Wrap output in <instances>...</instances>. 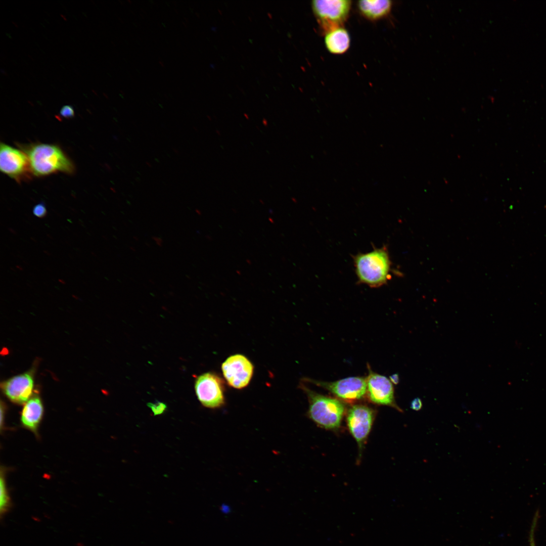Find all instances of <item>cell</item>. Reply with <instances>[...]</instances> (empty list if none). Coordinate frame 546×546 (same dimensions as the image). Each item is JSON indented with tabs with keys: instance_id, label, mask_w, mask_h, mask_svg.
<instances>
[{
	"instance_id": "cell-1",
	"label": "cell",
	"mask_w": 546,
	"mask_h": 546,
	"mask_svg": "<svg viewBox=\"0 0 546 546\" xmlns=\"http://www.w3.org/2000/svg\"><path fill=\"white\" fill-rule=\"evenodd\" d=\"M353 262L360 284L377 288L387 283L391 278L392 262L385 247L359 253L353 257Z\"/></svg>"
},
{
	"instance_id": "cell-2",
	"label": "cell",
	"mask_w": 546,
	"mask_h": 546,
	"mask_svg": "<svg viewBox=\"0 0 546 546\" xmlns=\"http://www.w3.org/2000/svg\"><path fill=\"white\" fill-rule=\"evenodd\" d=\"M30 169L35 176L49 175L58 171L72 173L74 166L60 148L47 144H33L24 146Z\"/></svg>"
},
{
	"instance_id": "cell-3",
	"label": "cell",
	"mask_w": 546,
	"mask_h": 546,
	"mask_svg": "<svg viewBox=\"0 0 546 546\" xmlns=\"http://www.w3.org/2000/svg\"><path fill=\"white\" fill-rule=\"evenodd\" d=\"M306 394L309 408L308 416L315 424L327 429H338L345 411L343 403L333 398L320 394L301 384Z\"/></svg>"
},
{
	"instance_id": "cell-4",
	"label": "cell",
	"mask_w": 546,
	"mask_h": 546,
	"mask_svg": "<svg viewBox=\"0 0 546 546\" xmlns=\"http://www.w3.org/2000/svg\"><path fill=\"white\" fill-rule=\"evenodd\" d=\"M311 8L324 34L328 31L343 26L351 8L349 0H314Z\"/></svg>"
},
{
	"instance_id": "cell-5",
	"label": "cell",
	"mask_w": 546,
	"mask_h": 546,
	"mask_svg": "<svg viewBox=\"0 0 546 546\" xmlns=\"http://www.w3.org/2000/svg\"><path fill=\"white\" fill-rule=\"evenodd\" d=\"M197 398L205 407L218 408L225 404V383L223 379L213 372L199 376L195 383Z\"/></svg>"
},
{
	"instance_id": "cell-6",
	"label": "cell",
	"mask_w": 546,
	"mask_h": 546,
	"mask_svg": "<svg viewBox=\"0 0 546 546\" xmlns=\"http://www.w3.org/2000/svg\"><path fill=\"white\" fill-rule=\"evenodd\" d=\"M254 366L245 355L236 354L228 357L221 365V370L227 384L232 388L241 389L250 383Z\"/></svg>"
},
{
	"instance_id": "cell-7",
	"label": "cell",
	"mask_w": 546,
	"mask_h": 546,
	"mask_svg": "<svg viewBox=\"0 0 546 546\" xmlns=\"http://www.w3.org/2000/svg\"><path fill=\"white\" fill-rule=\"evenodd\" d=\"M306 380L328 390L339 398L346 401H353L361 398L367 390V379L363 377H349L332 382L309 379H306Z\"/></svg>"
},
{
	"instance_id": "cell-8",
	"label": "cell",
	"mask_w": 546,
	"mask_h": 546,
	"mask_svg": "<svg viewBox=\"0 0 546 546\" xmlns=\"http://www.w3.org/2000/svg\"><path fill=\"white\" fill-rule=\"evenodd\" d=\"M374 420V412L368 406L355 405L349 410L347 423L350 432L361 450L370 432Z\"/></svg>"
},
{
	"instance_id": "cell-9",
	"label": "cell",
	"mask_w": 546,
	"mask_h": 546,
	"mask_svg": "<svg viewBox=\"0 0 546 546\" xmlns=\"http://www.w3.org/2000/svg\"><path fill=\"white\" fill-rule=\"evenodd\" d=\"M1 171L16 180H19L30 170L29 161L25 153L1 143Z\"/></svg>"
},
{
	"instance_id": "cell-10",
	"label": "cell",
	"mask_w": 546,
	"mask_h": 546,
	"mask_svg": "<svg viewBox=\"0 0 546 546\" xmlns=\"http://www.w3.org/2000/svg\"><path fill=\"white\" fill-rule=\"evenodd\" d=\"M367 384L368 396L373 402L389 406L402 412L395 402L393 386L387 377L370 370Z\"/></svg>"
},
{
	"instance_id": "cell-11",
	"label": "cell",
	"mask_w": 546,
	"mask_h": 546,
	"mask_svg": "<svg viewBox=\"0 0 546 546\" xmlns=\"http://www.w3.org/2000/svg\"><path fill=\"white\" fill-rule=\"evenodd\" d=\"M33 386V376L30 372L13 377L1 384L2 389L6 396L18 403H24L30 399Z\"/></svg>"
},
{
	"instance_id": "cell-12",
	"label": "cell",
	"mask_w": 546,
	"mask_h": 546,
	"mask_svg": "<svg viewBox=\"0 0 546 546\" xmlns=\"http://www.w3.org/2000/svg\"><path fill=\"white\" fill-rule=\"evenodd\" d=\"M360 15L371 21L387 17L391 12L393 2L390 0H361L357 3Z\"/></svg>"
},
{
	"instance_id": "cell-13",
	"label": "cell",
	"mask_w": 546,
	"mask_h": 546,
	"mask_svg": "<svg viewBox=\"0 0 546 546\" xmlns=\"http://www.w3.org/2000/svg\"><path fill=\"white\" fill-rule=\"evenodd\" d=\"M324 35L325 45L329 53L342 55L348 50L350 46V36L343 26L332 29Z\"/></svg>"
},
{
	"instance_id": "cell-14",
	"label": "cell",
	"mask_w": 546,
	"mask_h": 546,
	"mask_svg": "<svg viewBox=\"0 0 546 546\" xmlns=\"http://www.w3.org/2000/svg\"><path fill=\"white\" fill-rule=\"evenodd\" d=\"M43 407L40 398L34 396L26 402L22 411L21 420L23 425L35 431L41 420Z\"/></svg>"
},
{
	"instance_id": "cell-15",
	"label": "cell",
	"mask_w": 546,
	"mask_h": 546,
	"mask_svg": "<svg viewBox=\"0 0 546 546\" xmlns=\"http://www.w3.org/2000/svg\"><path fill=\"white\" fill-rule=\"evenodd\" d=\"M1 499H0V513L1 517L4 516L9 511L11 502L8 490L6 488L5 481L4 477L1 476Z\"/></svg>"
},
{
	"instance_id": "cell-16",
	"label": "cell",
	"mask_w": 546,
	"mask_h": 546,
	"mask_svg": "<svg viewBox=\"0 0 546 546\" xmlns=\"http://www.w3.org/2000/svg\"><path fill=\"white\" fill-rule=\"evenodd\" d=\"M147 405L151 408L154 416L163 414L167 407L165 403L159 401H156L154 403H148Z\"/></svg>"
},
{
	"instance_id": "cell-17",
	"label": "cell",
	"mask_w": 546,
	"mask_h": 546,
	"mask_svg": "<svg viewBox=\"0 0 546 546\" xmlns=\"http://www.w3.org/2000/svg\"><path fill=\"white\" fill-rule=\"evenodd\" d=\"M33 214L39 218L44 217L47 213L45 205L43 203H39L34 206L32 209Z\"/></svg>"
},
{
	"instance_id": "cell-18",
	"label": "cell",
	"mask_w": 546,
	"mask_h": 546,
	"mask_svg": "<svg viewBox=\"0 0 546 546\" xmlns=\"http://www.w3.org/2000/svg\"><path fill=\"white\" fill-rule=\"evenodd\" d=\"M60 114L61 117L65 118H73L74 116V111L72 106L65 105L61 109Z\"/></svg>"
},
{
	"instance_id": "cell-19",
	"label": "cell",
	"mask_w": 546,
	"mask_h": 546,
	"mask_svg": "<svg viewBox=\"0 0 546 546\" xmlns=\"http://www.w3.org/2000/svg\"><path fill=\"white\" fill-rule=\"evenodd\" d=\"M422 406V401L419 397H416L413 399L410 404L411 408L416 411H419L421 410Z\"/></svg>"
},
{
	"instance_id": "cell-20",
	"label": "cell",
	"mask_w": 546,
	"mask_h": 546,
	"mask_svg": "<svg viewBox=\"0 0 546 546\" xmlns=\"http://www.w3.org/2000/svg\"><path fill=\"white\" fill-rule=\"evenodd\" d=\"M390 381L394 384H398L399 382V375L397 374H394L391 375L389 377Z\"/></svg>"
},
{
	"instance_id": "cell-21",
	"label": "cell",
	"mask_w": 546,
	"mask_h": 546,
	"mask_svg": "<svg viewBox=\"0 0 546 546\" xmlns=\"http://www.w3.org/2000/svg\"><path fill=\"white\" fill-rule=\"evenodd\" d=\"M220 510L223 514H228L231 512V509L230 507L226 505L222 506Z\"/></svg>"
},
{
	"instance_id": "cell-22",
	"label": "cell",
	"mask_w": 546,
	"mask_h": 546,
	"mask_svg": "<svg viewBox=\"0 0 546 546\" xmlns=\"http://www.w3.org/2000/svg\"><path fill=\"white\" fill-rule=\"evenodd\" d=\"M4 413H5V408H4L3 404H1V426H2L3 422L4 421Z\"/></svg>"
},
{
	"instance_id": "cell-23",
	"label": "cell",
	"mask_w": 546,
	"mask_h": 546,
	"mask_svg": "<svg viewBox=\"0 0 546 546\" xmlns=\"http://www.w3.org/2000/svg\"><path fill=\"white\" fill-rule=\"evenodd\" d=\"M534 542V541L533 540V537L532 536H531V540H530V545L531 546H535Z\"/></svg>"
}]
</instances>
